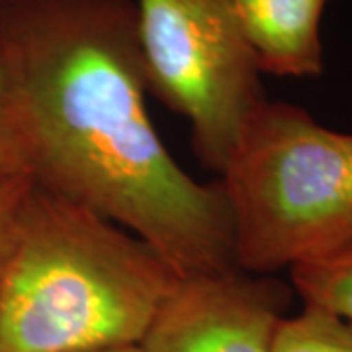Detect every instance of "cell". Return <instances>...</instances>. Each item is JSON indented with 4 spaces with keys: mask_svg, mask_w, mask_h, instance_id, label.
I'll return each mask as SVG.
<instances>
[{
    "mask_svg": "<svg viewBox=\"0 0 352 352\" xmlns=\"http://www.w3.org/2000/svg\"><path fill=\"white\" fill-rule=\"evenodd\" d=\"M0 69L39 188L138 235L180 276L237 268L219 180L176 163L147 108L133 0H18Z\"/></svg>",
    "mask_w": 352,
    "mask_h": 352,
    "instance_id": "obj_1",
    "label": "cell"
},
{
    "mask_svg": "<svg viewBox=\"0 0 352 352\" xmlns=\"http://www.w3.org/2000/svg\"><path fill=\"white\" fill-rule=\"evenodd\" d=\"M178 280L138 235L34 182L0 280V352L139 344Z\"/></svg>",
    "mask_w": 352,
    "mask_h": 352,
    "instance_id": "obj_2",
    "label": "cell"
},
{
    "mask_svg": "<svg viewBox=\"0 0 352 352\" xmlns=\"http://www.w3.org/2000/svg\"><path fill=\"white\" fill-rule=\"evenodd\" d=\"M219 184L235 264L278 274L352 247V133L288 102H261Z\"/></svg>",
    "mask_w": 352,
    "mask_h": 352,
    "instance_id": "obj_3",
    "label": "cell"
},
{
    "mask_svg": "<svg viewBox=\"0 0 352 352\" xmlns=\"http://www.w3.org/2000/svg\"><path fill=\"white\" fill-rule=\"evenodd\" d=\"M147 90L190 126L206 168L221 175L254 108L263 73L229 0H133Z\"/></svg>",
    "mask_w": 352,
    "mask_h": 352,
    "instance_id": "obj_4",
    "label": "cell"
},
{
    "mask_svg": "<svg viewBox=\"0 0 352 352\" xmlns=\"http://www.w3.org/2000/svg\"><path fill=\"white\" fill-rule=\"evenodd\" d=\"M296 292L239 268L180 276L138 346L141 352H272Z\"/></svg>",
    "mask_w": 352,
    "mask_h": 352,
    "instance_id": "obj_5",
    "label": "cell"
},
{
    "mask_svg": "<svg viewBox=\"0 0 352 352\" xmlns=\"http://www.w3.org/2000/svg\"><path fill=\"white\" fill-rule=\"evenodd\" d=\"M329 0H229L263 75L315 78L325 71L321 22Z\"/></svg>",
    "mask_w": 352,
    "mask_h": 352,
    "instance_id": "obj_6",
    "label": "cell"
},
{
    "mask_svg": "<svg viewBox=\"0 0 352 352\" xmlns=\"http://www.w3.org/2000/svg\"><path fill=\"white\" fill-rule=\"evenodd\" d=\"M289 284L303 305H314L352 325V247L294 266Z\"/></svg>",
    "mask_w": 352,
    "mask_h": 352,
    "instance_id": "obj_7",
    "label": "cell"
},
{
    "mask_svg": "<svg viewBox=\"0 0 352 352\" xmlns=\"http://www.w3.org/2000/svg\"><path fill=\"white\" fill-rule=\"evenodd\" d=\"M272 352H352V325L325 309L303 305L280 321Z\"/></svg>",
    "mask_w": 352,
    "mask_h": 352,
    "instance_id": "obj_8",
    "label": "cell"
},
{
    "mask_svg": "<svg viewBox=\"0 0 352 352\" xmlns=\"http://www.w3.org/2000/svg\"><path fill=\"white\" fill-rule=\"evenodd\" d=\"M30 175L32 161L20 113L0 69V178Z\"/></svg>",
    "mask_w": 352,
    "mask_h": 352,
    "instance_id": "obj_9",
    "label": "cell"
},
{
    "mask_svg": "<svg viewBox=\"0 0 352 352\" xmlns=\"http://www.w3.org/2000/svg\"><path fill=\"white\" fill-rule=\"evenodd\" d=\"M32 190L34 178L30 175L0 178V280L10 261L25 201Z\"/></svg>",
    "mask_w": 352,
    "mask_h": 352,
    "instance_id": "obj_10",
    "label": "cell"
},
{
    "mask_svg": "<svg viewBox=\"0 0 352 352\" xmlns=\"http://www.w3.org/2000/svg\"><path fill=\"white\" fill-rule=\"evenodd\" d=\"M100 352H141L138 344L133 346H120V349H110V351H100Z\"/></svg>",
    "mask_w": 352,
    "mask_h": 352,
    "instance_id": "obj_11",
    "label": "cell"
},
{
    "mask_svg": "<svg viewBox=\"0 0 352 352\" xmlns=\"http://www.w3.org/2000/svg\"><path fill=\"white\" fill-rule=\"evenodd\" d=\"M16 2H18V0H0V16L6 12L8 8H12Z\"/></svg>",
    "mask_w": 352,
    "mask_h": 352,
    "instance_id": "obj_12",
    "label": "cell"
}]
</instances>
